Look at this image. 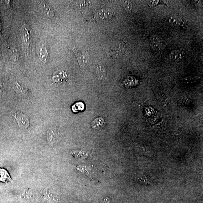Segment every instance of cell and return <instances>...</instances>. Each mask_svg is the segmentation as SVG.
Instances as JSON below:
<instances>
[{
	"label": "cell",
	"instance_id": "obj_1",
	"mask_svg": "<svg viewBox=\"0 0 203 203\" xmlns=\"http://www.w3.org/2000/svg\"><path fill=\"white\" fill-rule=\"evenodd\" d=\"M31 31L28 25L24 24L20 29V34L27 56L29 57L31 52Z\"/></svg>",
	"mask_w": 203,
	"mask_h": 203
},
{
	"label": "cell",
	"instance_id": "obj_2",
	"mask_svg": "<svg viewBox=\"0 0 203 203\" xmlns=\"http://www.w3.org/2000/svg\"><path fill=\"white\" fill-rule=\"evenodd\" d=\"M113 11L109 8H102L94 11L93 14V17L97 21H104L112 18L114 16Z\"/></svg>",
	"mask_w": 203,
	"mask_h": 203
},
{
	"label": "cell",
	"instance_id": "obj_3",
	"mask_svg": "<svg viewBox=\"0 0 203 203\" xmlns=\"http://www.w3.org/2000/svg\"><path fill=\"white\" fill-rule=\"evenodd\" d=\"M73 50L78 59L80 67L83 68L87 66L89 60V56L87 52L78 48H73Z\"/></svg>",
	"mask_w": 203,
	"mask_h": 203
},
{
	"label": "cell",
	"instance_id": "obj_4",
	"mask_svg": "<svg viewBox=\"0 0 203 203\" xmlns=\"http://www.w3.org/2000/svg\"><path fill=\"white\" fill-rule=\"evenodd\" d=\"M125 44L122 41H119L113 45L110 50V55L113 57L119 56L125 51Z\"/></svg>",
	"mask_w": 203,
	"mask_h": 203
},
{
	"label": "cell",
	"instance_id": "obj_5",
	"mask_svg": "<svg viewBox=\"0 0 203 203\" xmlns=\"http://www.w3.org/2000/svg\"><path fill=\"white\" fill-rule=\"evenodd\" d=\"M15 118L19 127L22 128H27L29 125V119L27 115L20 112L15 113Z\"/></svg>",
	"mask_w": 203,
	"mask_h": 203
},
{
	"label": "cell",
	"instance_id": "obj_6",
	"mask_svg": "<svg viewBox=\"0 0 203 203\" xmlns=\"http://www.w3.org/2000/svg\"><path fill=\"white\" fill-rule=\"evenodd\" d=\"M149 45L153 50H160L163 47V43L160 38L157 36H152L150 38Z\"/></svg>",
	"mask_w": 203,
	"mask_h": 203
},
{
	"label": "cell",
	"instance_id": "obj_7",
	"mask_svg": "<svg viewBox=\"0 0 203 203\" xmlns=\"http://www.w3.org/2000/svg\"><path fill=\"white\" fill-rule=\"evenodd\" d=\"M67 75L65 71H55L52 75V78L54 81L56 83H62L67 80Z\"/></svg>",
	"mask_w": 203,
	"mask_h": 203
},
{
	"label": "cell",
	"instance_id": "obj_8",
	"mask_svg": "<svg viewBox=\"0 0 203 203\" xmlns=\"http://www.w3.org/2000/svg\"><path fill=\"white\" fill-rule=\"evenodd\" d=\"M185 56L184 52L178 50H173L169 54L170 58L174 61H179L183 59Z\"/></svg>",
	"mask_w": 203,
	"mask_h": 203
},
{
	"label": "cell",
	"instance_id": "obj_9",
	"mask_svg": "<svg viewBox=\"0 0 203 203\" xmlns=\"http://www.w3.org/2000/svg\"><path fill=\"white\" fill-rule=\"evenodd\" d=\"M166 22L171 26L176 27H181L184 25L181 19L175 17H169L166 19Z\"/></svg>",
	"mask_w": 203,
	"mask_h": 203
},
{
	"label": "cell",
	"instance_id": "obj_10",
	"mask_svg": "<svg viewBox=\"0 0 203 203\" xmlns=\"http://www.w3.org/2000/svg\"><path fill=\"white\" fill-rule=\"evenodd\" d=\"M96 75L98 79L100 80H104L106 75V71L104 66L102 64H99L96 69Z\"/></svg>",
	"mask_w": 203,
	"mask_h": 203
},
{
	"label": "cell",
	"instance_id": "obj_11",
	"mask_svg": "<svg viewBox=\"0 0 203 203\" xmlns=\"http://www.w3.org/2000/svg\"><path fill=\"white\" fill-rule=\"evenodd\" d=\"M105 123L104 119L102 118H98L92 122V127L94 129H99L103 127Z\"/></svg>",
	"mask_w": 203,
	"mask_h": 203
},
{
	"label": "cell",
	"instance_id": "obj_12",
	"mask_svg": "<svg viewBox=\"0 0 203 203\" xmlns=\"http://www.w3.org/2000/svg\"><path fill=\"white\" fill-rule=\"evenodd\" d=\"M42 8L44 11V13L48 17H52L55 15L53 9L50 6L46 3H42L41 4Z\"/></svg>",
	"mask_w": 203,
	"mask_h": 203
},
{
	"label": "cell",
	"instance_id": "obj_13",
	"mask_svg": "<svg viewBox=\"0 0 203 203\" xmlns=\"http://www.w3.org/2000/svg\"><path fill=\"white\" fill-rule=\"evenodd\" d=\"M11 179L7 171L3 169H0V181L7 183Z\"/></svg>",
	"mask_w": 203,
	"mask_h": 203
},
{
	"label": "cell",
	"instance_id": "obj_14",
	"mask_svg": "<svg viewBox=\"0 0 203 203\" xmlns=\"http://www.w3.org/2000/svg\"><path fill=\"white\" fill-rule=\"evenodd\" d=\"M85 106L83 102H77L71 106V110L74 113L83 111L84 110Z\"/></svg>",
	"mask_w": 203,
	"mask_h": 203
},
{
	"label": "cell",
	"instance_id": "obj_15",
	"mask_svg": "<svg viewBox=\"0 0 203 203\" xmlns=\"http://www.w3.org/2000/svg\"><path fill=\"white\" fill-rule=\"evenodd\" d=\"M40 59L43 63L46 62L48 58V53L46 48V45H42L40 50Z\"/></svg>",
	"mask_w": 203,
	"mask_h": 203
},
{
	"label": "cell",
	"instance_id": "obj_16",
	"mask_svg": "<svg viewBox=\"0 0 203 203\" xmlns=\"http://www.w3.org/2000/svg\"><path fill=\"white\" fill-rule=\"evenodd\" d=\"M124 8L127 11H130L132 8V3L130 1H125L123 3Z\"/></svg>",
	"mask_w": 203,
	"mask_h": 203
},
{
	"label": "cell",
	"instance_id": "obj_17",
	"mask_svg": "<svg viewBox=\"0 0 203 203\" xmlns=\"http://www.w3.org/2000/svg\"><path fill=\"white\" fill-rule=\"evenodd\" d=\"M159 1H149V3L151 6H156L157 4H158V3L159 2Z\"/></svg>",
	"mask_w": 203,
	"mask_h": 203
}]
</instances>
